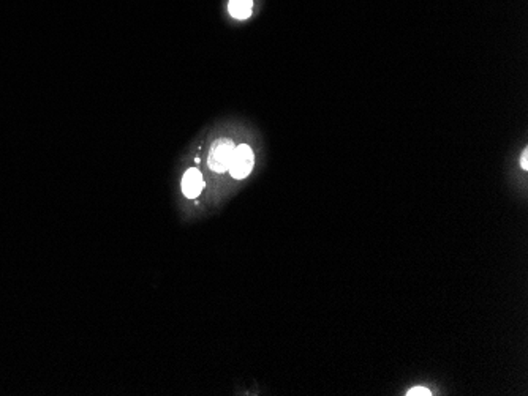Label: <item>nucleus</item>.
Masks as SVG:
<instances>
[{"instance_id": "f257e3e1", "label": "nucleus", "mask_w": 528, "mask_h": 396, "mask_svg": "<svg viewBox=\"0 0 528 396\" xmlns=\"http://www.w3.org/2000/svg\"><path fill=\"white\" fill-rule=\"evenodd\" d=\"M253 166H255V155L252 152V149L246 146V144H241V146L235 147L230 166H228V171H230L233 178L242 180V178H246L250 172H252Z\"/></svg>"}, {"instance_id": "f03ea898", "label": "nucleus", "mask_w": 528, "mask_h": 396, "mask_svg": "<svg viewBox=\"0 0 528 396\" xmlns=\"http://www.w3.org/2000/svg\"><path fill=\"white\" fill-rule=\"evenodd\" d=\"M233 152H235V144H233L230 139H219V141H215L212 147H210L208 160L210 169L215 172L228 171Z\"/></svg>"}, {"instance_id": "7ed1b4c3", "label": "nucleus", "mask_w": 528, "mask_h": 396, "mask_svg": "<svg viewBox=\"0 0 528 396\" xmlns=\"http://www.w3.org/2000/svg\"><path fill=\"white\" fill-rule=\"evenodd\" d=\"M204 188V178L203 174L199 172L197 167H190L182 177V193L185 194V198L194 199L199 196V193Z\"/></svg>"}, {"instance_id": "20e7f679", "label": "nucleus", "mask_w": 528, "mask_h": 396, "mask_svg": "<svg viewBox=\"0 0 528 396\" xmlns=\"http://www.w3.org/2000/svg\"><path fill=\"white\" fill-rule=\"evenodd\" d=\"M228 11H230L233 18L247 19L253 11V0H230Z\"/></svg>"}, {"instance_id": "39448f33", "label": "nucleus", "mask_w": 528, "mask_h": 396, "mask_svg": "<svg viewBox=\"0 0 528 396\" xmlns=\"http://www.w3.org/2000/svg\"><path fill=\"white\" fill-rule=\"evenodd\" d=\"M407 395L408 396H416V395H418V396H430L432 392H430L429 388H426V387H415V388H411Z\"/></svg>"}, {"instance_id": "423d86ee", "label": "nucleus", "mask_w": 528, "mask_h": 396, "mask_svg": "<svg viewBox=\"0 0 528 396\" xmlns=\"http://www.w3.org/2000/svg\"><path fill=\"white\" fill-rule=\"evenodd\" d=\"M520 166H522V169H528V150L527 149L520 155Z\"/></svg>"}]
</instances>
